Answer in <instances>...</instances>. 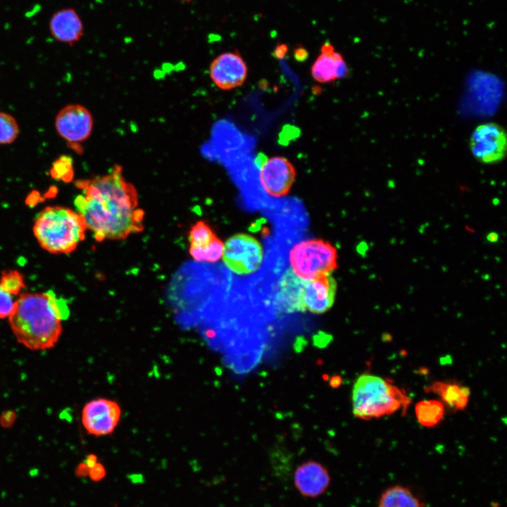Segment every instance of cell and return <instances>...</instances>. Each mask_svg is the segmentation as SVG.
<instances>
[{
    "mask_svg": "<svg viewBox=\"0 0 507 507\" xmlns=\"http://www.w3.org/2000/svg\"><path fill=\"white\" fill-rule=\"evenodd\" d=\"M89 468L84 463H80L76 470V475L78 477H85L88 475Z\"/></svg>",
    "mask_w": 507,
    "mask_h": 507,
    "instance_id": "28",
    "label": "cell"
},
{
    "mask_svg": "<svg viewBox=\"0 0 507 507\" xmlns=\"http://www.w3.org/2000/svg\"><path fill=\"white\" fill-rule=\"evenodd\" d=\"M181 1H192V0H181Z\"/></svg>",
    "mask_w": 507,
    "mask_h": 507,
    "instance_id": "30",
    "label": "cell"
},
{
    "mask_svg": "<svg viewBox=\"0 0 507 507\" xmlns=\"http://www.w3.org/2000/svg\"><path fill=\"white\" fill-rule=\"evenodd\" d=\"M120 415V408L115 401L99 398L85 404L82 412V423L90 434L104 436L114 431Z\"/></svg>",
    "mask_w": 507,
    "mask_h": 507,
    "instance_id": "9",
    "label": "cell"
},
{
    "mask_svg": "<svg viewBox=\"0 0 507 507\" xmlns=\"http://www.w3.org/2000/svg\"><path fill=\"white\" fill-rule=\"evenodd\" d=\"M469 148L473 157L481 163H500L507 153L506 132L496 123L479 125L470 137Z\"/></svg>",
    "mask_w": 507,
    "mask_h": 507,
    "instance_id": "7",
    "label": "cell"
},
{
    "mask_svg": "<svg viewBox=\"0 0 507 507\" xmlns=\"http://www.w3.org/2000/svg\"><path fill=\"white\" fill-rule=\"evenodd\" d=\"M294 56L298 61L304 60L308 56V52L303 47L298 46L294 50Z\"/></svg>",
    "mask_w": 507,
    "mask_h": 507,
    "instance_id": "27",
    "label": "cell"
},
{
    "mask_svg": "<svg viewBox=\"0 0 507 507\" xmlns=\"http://www.w3.org/2000/svg\"><path fill=\"white\" fill-rule=\"evenodd\" d=\"M55 128L58 134L65 141L79 144L86 141L91 135L94 119L91 112L79 104L65 106L57 113Z\"/></svg>",
    "mask_w": 507,
    "mask_h": 507,
    "instance_id": "8",
    "label": "cell"
},
{
    "mask_svg": "<svg viewBox=\"0 0 507 507\" xmlns=\"http://www.w3.org/2000/svg\"><path fill=\"white\" fill-rule=\"evenodd\" d=\"M307 280L296 275L288 268L280 277L275 292L277 308L284 313L303 312V294Z\"/></svg>",
    "mask_w": 507,
    "mask_h": 507,
    "instance_id": "14",
    "label": "cell"
},
{
    "mask_svg": "<svg viewBox=\"0 0 507 507\" xmlns=\"http://www.w3.org/2000/svg\"><path fill=\"white\" fill-rule=\"evenodd\" d=\"M377 507H424V504L411 488L395 484L382 492Z\"/></svg>",
    "mask_w": 507,
    "mask_h": 507,
    "instance_id": "19",
    "label": "cell"
},
{
    "mask_svg": "<svg viewBox=\"0 0 507 507\" xmlns=\"http://www.w3.org/2000/svg\"><path fill=\"white\" fill-rule=\"evenodd\" d=\"M427 392L438 394L443 401L451 408L463 410L468 405L470 389L456 382L437 381L425 388Z\"/></svg>",
    "mask_w": 507,
    "mask_h": 507,
    "instance_id": "18",
    "label": "cell"
},
{
    "mask_svg": "<svg viewBox=\"0 0 507 507\" xmlns=\"http://www.w3.org/2000/svg\"><path fill=\"white\" fill-rule=\"evenodd\" d=\"M0 285L16 296L25 287L23 277L17 270L4 271L0 278Z\"/></svg>",
    "mask_w": 507,
    "mask_h": 507,
    "instance_id": "23",
    "label": "cell"
},
{
    "mask_svg": "<svg viewBox=\"0 0 507 507\" xmlns=\"http://www.w3.org/2000/svg\"><path fill=\"white\" fill-rule=\"evenodd\" d=\"M296 177L292 163L282 156L267 159L261 166L260 181L265 192L273 197L285 196Z\"/></svg>",
    "mask_w": 507,
    "mask_h": 507,
    "instance_id": "10",
    "label": "cell"
},
{
    "mask_svg": "<svg viewBox=\"0 0 507 507\" xmlns=\"http://www.w3.org/2000/svg\"><path fill=\"white\" fill-rule=\"evenodd\" d=\"M75 186L82 191L74 200L76 211L97 242L124 239L144 230V211L120 165H114L105 175L77 181Z\"/></svg>",
    "mask_w": 507,
    "mask_h": 507,
    "instance_id": "1",
    "label": "cell"
},
{
    "mask_svg": "<svg viewBox=\"0 0 507 507\" xmlns=\"http://www.w3.org/2000/svg\"><path fill=\"white\" fill-rule=\"evenodd\" d=\"M311 72L313 79L321 83L344 78L349 73L342 55L328 42L322 45L320 54L313 63Z\"/></svg>",
    "mask_w": 507,
    "mask_h": 507,
    "instance_id": "17",
    "label": "cell"
},
{
    "mask_svg": "<svg viewBox=\"0 0 507 507\" xmlns=\"http://www.w3.org/2000/svg\"><path fill=\"white\" fill-rule=\"evenodd\" d=\"M328 470L321 463L308 461L299 465L294 473V484L301 495L316 498L325 492L330 484Z\"/></svg>",
    "mask_w": 507,
    "mask_h": 507,
    "instance_id": "12",
    "label": "cell"
},
{
    "mask_svg": "<svg viewBox=\"0 0 507 507\" xmlns=\"http://www.w3.org/2000/svg\"><path fill=\"white\" fill-rule=\"evenodd\" d=\"M209 74L213 83L223 90L241 86L246 79L247 66L237 51L225 52L215 58Z\"/></svg>",
    "mask_w": 507,
    "mask_h": 507,
    "instance_id": "11",
    "label": "cell"
},
{
    "mask_svg": "<svg viewBox=\"0 0 507 507\" xmlns=\"http://www.w3.org/2000/svg\"><path fill=\"white\" fill-rule=\"evenodd\" d=\"M189 253L199 261L215 262L223 256L224 245L210 227L202 220L196 222L189 233Z\"/></svg>",
    "mask_w": 507,
    "mask_h": 507,
    "instance_id": "13",
    "label": "cell"
},
{
    "mask_svg": "<svg viewBox=\"0 0 507 507\" xmlns=\"http://www.w3.org/2000/svg\"><path fill=\"white\" fill-rule=\"evenodd\" d=\"M69 315L67 301L52 290L20 294L9 323L17 341L32 350L52 348Z\"/></svg>",
    "mask_w": 507,
    "mask_h": 507,
    "instance_id": "2",
    "label": "cell"
},
{
    "mask_svg": "<svg viewBox=\"0 0 507 507\" xmlns=\"http://www.w3.org/2000/svg\"><path fill=\"white\" fill-rule=\"evenodd\" d=\"M411 403L404 390L374 375H361L353 387V413L361 419L380 418L400 409L405 412Z\"/></svg>",
    "mask_w": 507,
    "mask_h": 507,
    "instance_id": "4",
    "label": "cell"
},
{
    "mask_svg": "<svg viewBox=\"0 0 507 507\" xmlns=\"http://www.w3.org/2000/svg\"><path fill=\"white\" fill-rule=\"evenodd\" d=\"M51 175L64 182H70L74 175L73 161L68 156H62L56 159L50 170Z\"/></svg>",
    "mask_w": 507,
    "mask_h": 507,
    "instance_id": "22",
    "label": "cell"
},
{
    "mask_svg": "<svg viewBox=\"0 0 507 507\" xmlns=\"http://www.w3.org/2000/svg\"><path fill=\"white\" fill-rule=\"evenodd\" d=\"M17 296L11 294L0 285V318H9L13 313Z\"/></svg>",
    "mask_w": 507,
    "mask_h": 507,
    "instance_id": "24",
    "label": "cell"
},
{
    "mask_svg": "<svg viewBox=\"0 0 507 507\" xmlns=\"http://www.w3.org/2000/svg\"><path fill=\"white\" fill-rule=\"evenodd\" d=\"M337 251L323 239H314L295 244L289 252L291 268L303 280L330 275L337 267Z\"/></svg>",
    "mask_w": 507,
    "mask_h": 507,
    "instance_id": "5",
    "label": "cell"
},
{
    "mask_svg": "<svg viewBox=\"0 0 507 507\" xmlns=\"http://www.w3.org/2000/svg\"><path fill=\"white\" fill-rule=\"evenodd\" d=\"M486 239L489 242L496 243L499 241V235L496 232H490L487 234Z\"/></svg>",
    "mask_w": 507,
    "mask_h": 507,
    "instance_id": "29",
    "label": "cell"
},
{
    "mask_svg": "<svg viewBox=\"0 0 507 507\" xmlns=\"http://www.w3.org/2000/svg\"><path fill=\"white\" fill-rule=\"evenodd\" d=\"M87 230L82 215L69 208L51 206L37 216L33 233L42 248L51 254L73 252Z\"/></svg>",
    "mask_w": 507,
    "mask_h": 507,
    "instance_id": "3",
    "label": "cell"
},
{
    "mask_svg": "<svg viewBox=\"0 0 507 507\" xmlns=\"http://www.w3.org/2000/svg\"><path fill=\"white\" fill-rule=\"evenodd\" d=\"M222 256L225 265L231 271L237 275H249L261 266L263 251L256 238L240 233L226 241Z\"/></svg>",
    "mask_w": 507,
    "mask_h": 507,
    "instance_id": "6",
    "label": "cell"
},
{
    "mask_svg": "<svg viewBox=\"0 0 507 507\" xmlns=\"http://www.w3.org/2000/svg\"><path fill=\"white\" fill-rule=\"evenodd\" d=\"M88 475L92 481L99 482L106 475L105 468L102 464L97 462L93 467L89 468Z\"/></svg>",
    "mask_w": 507,
    "mask_h": 507,
    "instance_id": "25",
    "label": "cell"
},
{
    "mask_svg": "<svg viewBox=\"0 0 507 507\" xmlns=\"http://www.w3.org/2000/svg\"><path fill=\"white\" fill-rule=\"evenodd\" d=\"M336 291L337 282L330 274L307 280L303 294L306 309L316 314L325 313L334 303Z\"/></svg>",
    "mask_w": 507,
    "mask_h": 507,
    "instance_id": "16",
    "label": "cell"
},
{
    "mask_svg": "<svg viewBox=\"0 0 507 507\" xmlns=\"http://www.w3.org/2000/svg\"><path fill=\"white\" fill-rule=\"evenodd\" d=\"M418 421L425 427L436 425L444 416L443 403L437 400H425L418 402L415 407Z\"/></svg>",
    "mask_w": 507,
    "mask_h": 507,
    "instance_id": "20",
    "label": "cell"
},
{
    "mask_svg": "<svg viewBox=\"0 0 507 507\" xmlns=\"http://www.w3.org/2000/svg\"><path fill=\"white\" fill-rule=\"evenodd\" d=\"M20 133L15 118L11 114L0 111V145L14 142Z\"/></svg>",
    "mask_w": 507,
    "mask_h": 507,
    "instance_id": "21",
    "label": "cell"
},
{
    "mask_svg": "<svg viewBox=\"0 0 507 507\" xmlns=\"http://www.w3.org/2000/svg\"><path fill=\"white\" fill-rule=\"evenodd\" d=\"M84 24L73 8H63L54 12L49 22L51 37L61 43L73 45L84 35Z\"/></svg>",
    "mask_w": 507,
    "mask_h": 507,
    "instance_id": "15",
    "label": "cell"
},
{
    "mask_svg": "<svg viewBox=\"0 0 507 507\" xmlns=\"http://www.w3.org/2000/svg\"><path fill=\"white\" fill-rule=\"evenodd\" d=\"M287 49V46L286 44H277L274 51V56L277 58H282L286 55Z\"/></svg>",
    "mask_w": 507,
    "mask_h": 507,
    "instance_id": "26",
    "label": "cell"
}]
</instances>
